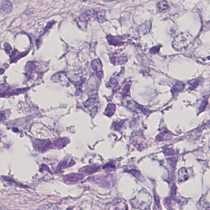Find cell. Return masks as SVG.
I'll return each instance as SVG.
<instances>
[{
  "mask_svg": "<svg viewBox=\"0 0 210 210\" xmlns=\"http://www.w3.org/2000/svg\"><path fill=\"white\" fill-rule=\"evenodd\" d=\"M94 16L97 20L101 23H102L107 20L106 18V12L105 10H99L95 12L94 13Z\"/></svg>",
  "mask_w": 210,
  "mask_h": 210,
  "instance_id": "4",
  "label": "cell"
},
{
  "mask_svg": "<svg viewBox=\"0 0 210 210\" xmlns=\"http://www.w3.org/2000/svg\"><path fill=\"white\" fill-rule=\"evenodd\" d=\"M13 8L12 4L8 0H0V12L8 14L12 11Z\"/></svg>",
  "mask_w": 210,
  "mask_h": 210,
  "instance_id": "2",
  "label": "cell"
},
{
  "mask_svg": "<svg viewBox=\"0 0 210 210\" xmlns=\"http://www.w3.org/2000/svg\"><path fill=\"white\" fill-rule=\"evenodd\" d=\"M151 28V22L150 21H146L139 26L138 30L139 33L141 34L148 33Z\"/></svg>",
  "mask_w": 210,
  "mask_h": 210,
  "instance_id": "3",
  "label": "cell"
},
{
  "mask_svg": "<svg viewBox=\"0 0 210 210\" xmlns=\"http://www.w3.org/2000/svg\"><path fill=\"white\" fill-rule=\"evenodd\" d=\"M193 40L192 36L188 33H181L174 39L173 44L174 46L185 47L191 43Z\"/></svg>",
  "mask_w": 210,
  "mask_h": 210,
  "instance_id": "1",
  "label": "cell"
},
{
  "mask_svg": "<svg viewBox=\"0 0 210 210\" xmlns=\"http://www.w3.org/2000/svg\"><path fill=\"white\" fill-rule=\"evenodd\" d=\"M157 5L158 8L161 10H166L169 8V5L167 2L165 0H163V1L158 2Z\"/></svg>",
  "mask_w": 210,
  "mask_h": 210,
  "instance_id": "5",
  "label": "cell"
},
{
  "mask_svg": "<svg viewBox=\"0 0 210 210\" xmlns=\"http://www.w3.org/2000/svg\"><path fill=\"white\" fill-rule=\"evenodd\" d=\"M80 20L83 22H87L90 19V15L86 13L82 14L79 17Z\"/></svg>",
  "mask_w": 210,
  "mask_h": 210,
  "instance_id": "6",
  "label": "cell"
},
{
  "mask_svg": "<svg viewBox=\"0 0 210 210\" xmlns=\"http://www.w3.org/2000/svg\"><path fill=\"white\" fill-rule=\"evenodd\" d=\"M104 1H106V2H112V1H113L114 0H103Z\"/></svg>",
  "mask_w": 210,
  "mask_h": 210,
  "instance_id": "7",
  "label": "cell"
}]
</instances>
